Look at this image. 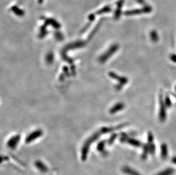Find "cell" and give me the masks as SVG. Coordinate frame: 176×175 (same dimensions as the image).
<instances>
[{
	"instance_id": "obj_1",
	"label": "cell",
	"mask_w": 176,
	"mask_h": 175,
	"mask_svg": "<svg viewBox=\"0 0 176 175\" xmlns=\"http://www.w3.org/2000/svg\"><path fill=\"white\" fill-rule=\"evenodd\" d=\"M152 7L148 5H144L142 8L136 9L133 10H130L126 11L124 14L126 16H132L135 15H139L141 14H148L150 13L152 11Z\"/></svg>"
},
{
	"instance_id": "obj_2",
	"label": "cell",
	"mask_w": 176,
	"mask_h": 175,
	"mask_svg": "<svg viewBox=\"0 0 176 175\" xmlns=\"http://www.w3.org/2000/svg\"><path fill=\"white\" fill-rule=\"evenodd\" d=\"M160 101V111H159V119L161 122H164L167 118V111H166V106L164 101L163 100L162 94L160 93L159 95Z\"/></svg>"
},
{
	"instance_id": "obj_3",
	"label": "cell",
	"mask_w": 176,
	"mask_h": 175,
	"mask_svg": "<svg viewBox=\"0 0 176 175\" xmlns=\"http://www.w3.org/2000/svg\"><path fill=\"white\" fill-rule=\"evenodd\" d=\"M125 0H118L117 2V7L115 11L114 17L115 19H118L120 18L121 14V9L123 7Z\"/></svg>"
},
{
	"instance_id": "obj_4",
	"label": "cell",
	"mask_w": 176,
	"mask_h": 175,
	"mask_svg": "<svg viewBox=\"0 0 176 175\" xmlns=\"http://www.w3.org/2000/svg\"><path fill=\"white\" fill-rule=\"evenodd\" d=\"M44 20L45 21V24L51 25L52 26L55 28H59L60 27V24H59L55 19L52 18H45Z\"/></svg>"
},
{
	"instance_id": "obj_5",
	"label": "cell",
	"mask_w": 176,
	"mask_h": 175,
	"mask_svg": "<svg viewBox=\"0 0 176 175\" xmlns=\"http://www.w3.org/2000/svg\"><path fill=\"white\" fill-rule=\"evenodd\" d=\"M12 11L14 13L16 14L17 16L19 17H22L23 16H24L25 12L24 10H22V9H19L18 7H17V6H13L11 7Z\"/></svg>"
},
{
	"instance_id": "obj_6",
	"label": "cell",
	"mask_w": 176,
	"mask_h": 175,
	"mask_svg": "<svg viewBox=\"0 0 176 175\" xmlns=\"http://www.w3.org/2000/svg\"><path fill=\"white\" fill-rule=\"evenodd\" d=\"M150 38L152 41L154 43H156L159 39V35L156 30H152L150 32Z\"/></svg>"
},
{
	"instance_id": "obj_7",
	"label": "cell",
	"mask_w": 176,
	"mask_h": 175,
	"mask_svg": "<svg viewBox=\"0 0 176 175\" xmlns=\"http://www.w3.org/2000/svg\"><path fill=\"white\" fill-rule=\"evenodd\" d=\"M112 76L114 78H115V79L119 80V82L121 84H126L128 82V81L127 78L118 76L116 75L115 73H113V74L112 75Z\"/></svg>"
},
{
	"instance_id": "obj_8",
	"label": "cell",
	"mask_w": 176,
	"mask_h": 175,
	"mask_svg": "<svg viewBox=\"0 0 176 175\" xmlns=\"http://www.w3.org/2000/svg\"><path fill=\"white\" fill-rule=\"evenodd\" d=\"M112 11L111 7L109 6H106L103 7V8L99 10L98 11H96V14H101L103 13H106L111 12Z\"/></svg>"
},
{
	"instance_id": "obj_9",
	"label": "cell",
	"mask_w": 176,
	"mask_h": 175,
	"mask_svg": "<svg viewBox=\"0 0 176 175\" xmlns=\"http://www.w3.org/2000/svg\"><path fill=\"white\" fill-rule=\"evenodd\" d=\"M161 156L163 159H165L168 155V147L166 144H162L161 145Z\"/></svg>"
},
{
	"instance_id": "obj_10",
	"label": "cell",
	"mask_w": 176,
	"mask_h": 175,
	"mask_svg": "<svg viewBox=\"0 0 176 175\" xmlns=\"http://www.w3.org/2000/svg\"><path fill=\"white\" fill-rule=\"evenodd\" d=\"M124 108V105L123 103H117V105H116L112 109L111 113H116V112H117V111L122 110Z\"/></svg>"
},
{
	"instance_id": "obj_11",
	"label": "cell",
	"mask_w": 176,
	"mask_h": 175,
	"mask_svg": "<svg viewBox=\"0 0 176 175\" xmlns=\"http://www.w3.org/2000/svg\"><path fill=\"white\" fill-rule=\"evenodd\" d=\"M123 171L125 173L128 174L129 175H140L139 173H137L136 171L128 168V167H125Z\"/></svg>"
},
{
	"instance_id": "obj_12",
	"label": "cell",
	"mask_w": 176,
	"mask_h": 175,
	"mask_svg": "<svg viewBox=\"0 0 176 175\" xmlns=\"http://www.w3.org/2000/svg\"><path fill=\"white\" fill-rule=\"evenodd\" d=\"M174 169L172 168H168L164 171L160 172V173L157 174V175H172L174 173Z\"/></svg>"
},
{
	"instance_id": "obj_13",
	"label": "cell",
	"mask_w": 176,
	"mask_h": 175,
	"mask_svg": "<svg viewBox=\"0 0 176 175\" xmlns=\"http://www.w3.org/2000/svg\"><path fill=\"white\" fill-rule=\"evenodd\" d=\"M128 142L129 144H131L132 145H133L135 147H140L141 145V143H140L139 141L135 140V139H129Z\"/></svg>"
},
{
	"instance_id": "obj_14",
	"label": "cell",
	"mask_w": 176,
	"mask_h": 175,
	"mask_svg": "<svg viewBox=\"0 0 176 175\" xmlns=\"http://www.w3.org/2000/svg\"><path fill=\"white\" fill-rule=\"evenodd\" d=\"M164 102H165L166 106H167V107H168V108H170L171 106H172V101H171L170 98L168 96H167L165 97Z\"/></svg>"
},
{
	"instance_id": "obj_15",
	"label": "cell",
	"mask_w": 176,
	"mask_h": 175,
	"mask_svg": "<svg viewBox=\"0 0 176 175\" xmlns=\"http://www.w3.org/2000/svg\"><path fill=\"white\" fill-rule=\"evenodd\" d=\"M148 140L149 143H150L152 142L153 140V134L151 132H149L148 135Z\"/></svg>"
},
{
	"instance_id": "obj_16",
	"label": "cell",
	"mask_w": 176,
	"mask_h": 175,
	"mask_svg": "<svg viewBox=\"0 0 176 175\" xmlns=\"http://www.w3.org/2000/svg\"><path fill=\"white\" fill-rule=\"evenodd\" d=\"M170 59L172 62L176 63V54H172L170 56Z\"/></svg>"
},
{
	"instance_id": "obj_17",
	"label": "cell",
	"mask_w": 176,
	"mask_h": 175,
	"mask_svg": "<svg viewBox=\"0 0 176 175\" xmlns=\"http://www.w3.org/2000/svg\"><path fill=\"white\" fill-rule=\"evenodd\" d=\"M150 149H149V151H150V153H152V154H153L155 151V146L154 144H151V146H150Z\"/></svg>"
},
{
	"instance_id": "obj_18",
	"label": "cell",
	"mask_w": 176,
	"mask_h": 175,
	"mask_svg": "<svg viewBox=\"0 0 176 175\" xmlns=\"http://www.w3.org/2000/svg\"><path fill=\"white\" fill-rule=\"evenodd\" d=\"M95 16L94 14H90V16H89V17H88V18H89V19H90V21L91 22H92L95 19Z\"/></svg>"
},
{
	"instance_id": "obj_19",
	"label": "cell",
	"mask_w": 176,
	"mask_h": 175,
	"mask_svg": "<svg viewBox=\"0 0 176 175\" xmlns=\"http://www.w3.org/2000/svg\"><path fill=\"white\" fill-rule=\"evenodd\" d=\"M136 2L137 3L140 5H145V0H136Z\"/></svg>"
},
{
	"instance_id": "obj_20",
	"label": "cell",
	"mask_w": 176,
	"mask_h": 175,
	"mask_svg": "<svg viewBox=\"0 0 176 175\" xmlns=\"http://www.w3.org/2000/svg\"><path fill=\"white\" fill-rule=\"evenodd\" d=\"M172 162L174 164H176V157H174L172 159Z\"/></svg>"
},
{
	"instance_id": "obj_21",
	"label": "cell",
	"mask_w": 176,
	"mask_h": 175,
	"mask_svg": "<svg viewBox=\"0 0 176 175\" xmlns=\"http://www.w3.org/2000/svg\"><path fill=\"white\" fill-rule=\"evenodd\" d=\"M43 1V0H38V2H39V4H41V3H42Z\"/></svg>"
},
{
	"instance_id": "obj_22",
	"label": "cell",
	"mask_w": 176,
	"mask_h": 175,
	"mask_svg": "<svg viewBox=\"0 0 176 175\" xmlns=\"http://www.w3.org/2000/svg\"><path fill=\"white\" fill-rule=\"evenodd\" d=\"M175 90H176V86H175Z\"/></svg>"
}]
</instances>
